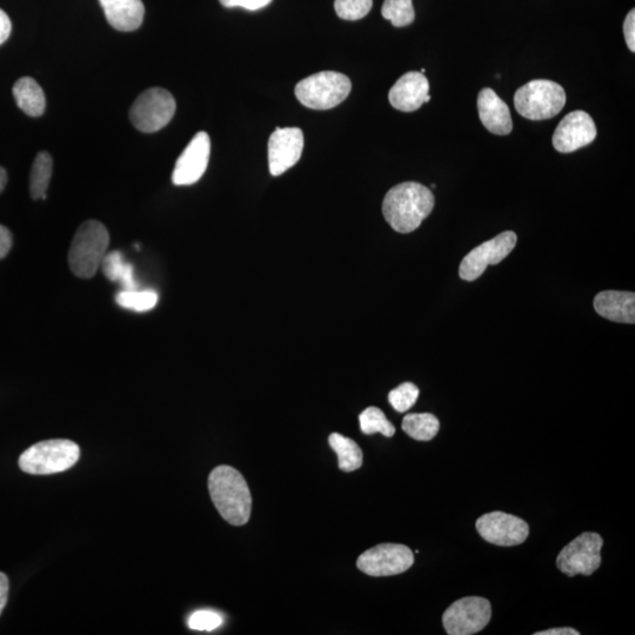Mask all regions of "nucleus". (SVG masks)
Returning <instances> with one entry per match:
<instances>
[{
    "label": "nucleus",
    "mask_w": 635,
    "mask_h": 635,
    "mask_svg": "<svg viewBox=\"0 0 635 635\" xmlns=\"http://www.w3.org/2000/svg\"><path fill=\"white\" fill-rule=\"evenodd\" d=\"M536 635H579V632L574 630V628L563 627V628H552V630L538 632L536 633Z\"/></svg>",
    "instance_id": "36"
},
{
    "label": "nucleus",
    "mask_w": 635,
    "mask_h": 635,
    "mask_svg": "<svg viewBox=\"0 0 635 635\" xmlns=\"http://www.w3.org/2000/svg\"><path fill=\"white\" fill-rule=\"evenodd\" d=\"M109 245V231L98 220H88L80 225L69 252V265L73 274L83 279L95 276L108 253Z\"/></svg>",
    "instance_id": "3"
},
{
    "label": "nucleus",
    "mask_w": 635,
    "mask_h": 635,
    "mask_svg": "<svg viewBox=\"0 0 635 635\" xmlns=\"http://www.w3.org/2000/svg\"><path fill=\"white\" fill-rule=\"evenodd\" d=\"M434 196L430 189L419 183H401L386 193L383 213L394 231L411 233L431 215Z\"/></svg>",
    "instance_id": "1"
},
{
    "label": "nucleus",
    "mask_w": 635,
    "mask_h": 635,
    "mask_svg": "<svg viewBox=\"0 0 635 635\" xmlns=\"http://www.w3.org/2000/svg\"><path fill=\"white\" fill-rule=\"evenodd\" d=\"M100 267H102L105 277L111 282L122 283L124 290H136L137 284L133 266L125 262L123 254L119 251L106 253Z\"/></svg>",
    "instance_id": "22"
},
{
    "label": "nucleus",
    "mask_w": 635,
    "mask_h": 635,
    "mask_svg": "<svg viewBox=\"0 0 635 635\" xmlns=\"http://www.w3.org/2000/svg\"><path fill=\"white\" fill-rule=\"evenodd\" d=\"M518 237L512 231L500 233L499 236L479 245L463 259L459 267V276L466 282H474L487 269V266L497 265L516 247Z\"/></svg>",
    "instance_id": "11"
},
{
    "label": "nucleus",
    "mask_w": 635,
    "mask_h": 635,
    "mask_svg": "<svg viewBox=\"0 0 635 635\" xmlns=\"http://www.w3.org/2000/svg\"><path fill=\"white\" fill-rule=\"evenodd\" d=\"M9 578L6 574L0 572V614L4 611L6 603H8L9 598Z\"/></svg>",
    "instance_id": "35"
},
{
    "label": "nucleus",
    "mask_w": 635,
    "mask_h": 635,
    "mask_svg": "<svg viewBox=\"0 0 635 635\" xmlns=\"http://www.w3.org/2000/svg\"><path fill=\"white\" fill-rule=\"evenodd\" d=\"M223 623L224 619L219 613L207 610L197 611L191 614L189 621H187L191 630L206 632L217 630Z\"/></svg>",
    "instance_id": "30"
},
{
    "label": "nucleus",
    "mask_w": 635,
    "mask_h": 635,
    "mask_svg": "<svg viewBox=\"0 0 635 635\" xmlns=\"http://www.w3.org/2000/svg\"><path fill=\"white\" fill-rule=\"evenodd\" d=\"M211 139L206 132H199L177 160L172 182L177 186H189L199 182L210 162Z\"/></svg>",
    "instance_id": "13"
},
{
    "label": "nucleus",
    "mask_w": 635,
    "mask_h": 635,
    "mask_svg": "<svg viewBox=\"0 0 635 635\" xmlns=\"http://www.w3.org/2000/svg\"><path fill=\"white\" fill-rule=\"evenodd\" d=\"M565 104L566 93L563 86L552 80H532L521 86L514 96V106L519 115L530 120L556 117Z\"/></svg>",
    "instance_id": "5"
},
{
    "label": "nucleus",
    "mask_w": 635,
    "mask_h": 635,
    "mask_svg": "<svg viewBox=\"0 0 635 635\" xmlns=\"http://www.w3.org/2000/svg\"><path fill=\"white\" fill-rule=\"evenodd\" d=\"M329 443L334 452L337 453L339 469L344 472H353L363 465V452L356 441L342 436L339 433H332Z\"/></svg>",
    "instance_id": "21"
},
{
    "label": "nucleus",
    "mask_w": 635,
    "mask_h": 635,
    "mask_svg": "<svg viewBox=\"0 0 635 635\" xmlns=\"http://www.w3.org/2000/svg\"><path fill=\"white\" fill-rule=\"evenodd\" d=\"M304 150V133L298 127L274 131L269 140V166L271 175L282 176L296 165Z\"/></svg>",
    "instance_id": "14"
},
{
    "label": "nucleus",
    "mask_w": 635,
    "mask_h": 635,
    "mask_svg": "<svg viewBox=\"0 0 635 635\" xmlns=\"http://www.w3.org/2000/svg\"><path fill=\"white\" fill-rule=\"evenodd\" d=\"M418 397V387L412 383H404L390 392L389 401L394 410L404 413L417 403Z\"/></svg>",
    "instance_id": "28"
},
{
    "label": "nucleus",
    "mask_w": 635,
    "mask_h": 635,
    "mask_svg": "<svg viewBox=\"0 0 635 635\" xmlns=\"http://www.w3.org/2000/svg\"><path fill=\"white\" fill-rule=\"evenodd\" d=\"M478 112L481 123L493 135L507 136L512 132L513 123L510 109L492 89L480 91Z\"/></svg>",
    "instance_id": "17"
},
{
    "label": "nucleus",
    "mask_w": 635,
    "mask_h": 635,
    "mask_svg": "<svg viewBox=\"0 0 635 635\" xmlns=\"http://www.w3.org/2000/svg\"><path fill=\"white\" fill-rule=\"evenodd\" d=\"M212 503L220 516L233 526H243L250 520L252 496L245 478L231 466H218L209 477Z\"/></svg>",
    "instance_id": "2"
},
{
    "label": "nucleus",
    "mask_w": 635,
    "mask_h": 635,
    "mask_svg": "<svg viewBox=\"0 0 635 635\" xmlns=\"http://www.w3.org/2000/svg\"><path fill=\"white\" fill-rule=\"evenodd\" d=\"M53 171V159L48 152H39L32 164L30 193L32 199H46Z\"/></svg>",
    "instance_id": "24"
},
{
    "label": "nucleus",
    "mask_w": 635,
    "mask_h": 635,
    "mask_svg": "<svg viewBox=\"0 0 635 635\" xmlns=\"http://www.w3.org/2000/svg\"><path fill=\"white\" fill-rule=\"evenodd\" d=\"M372 6V0H336L334 3L337 15L345 20L363 19L369 15Z\"/></svg>",
    "instance_id": "29"
},
{
    "label": "nucleus",
    "mask_w": 635,
    "mask_h": 635,
    "mask_svg": "<svg viewBox=\"0 0 635 635\" xmlns=\"http://www.w3.org/2000/svg\"><path fill=\"white\" fill-rule=\"evenodd\" d=\"M599 316L623 324L635 323V294L624 291H604L594 299Z\"/></svg>",
    "instance_id": "18"
},
{
    "label": "nucleus",
    "mask_w": 635,
    "mask_h": 635,
    "mask_svg": "<svg viewBox=\"0 0 635 635\" xmlns=\"http://www.w3.org/2000/svg\"><path fill=\"white\" fill-rule=\"evenodd\" d=\"M492 617L490 601L481 597H466L453 603L444 613L447 634L472 635L489 625Z\"/></svg>",
    "instance_id": "9"
},
{
    "label": "nucleus",
    "mask_w": 635,
    "mask_h": 635,
    "mask_svg": "<svg viewBox=\"0 0 635 635\" xmlns=\"http://www.w3.org/2000/svg\"><path fill=\"white\" fill-rule=\"evenodd\" d=\"M6 183H8V173L4 167L0 166V193L4 191Z\"/></svg>",
    "instance_id": "37"
},
{
    "label": "nucleus",
    "mask_w": 635,
    "mask_h": 635,
    "mask_svg": "<svg viewBox=\"0 0 635 635\" xmlns=\"http://www.w3.org/2000/svg\"><path fill=\"white\" fill-rule=\"evenodd\" d=\"M352 83L343 73L323 71L305 78L296 86V97L306 108L330 110L349 97Z\"/></svg>",
    "instance_id": "6"
},
{
    "label": "nucleus",
    "mask_w": 635,
    "mask_h": 635,
    "mask_svg": "<svg viewBox=\"0 0 635 635\" xmlns=\"http://www.w3.org/2000/svg\"><path fill=\"white\" fill-rule=\"evenodd\" d=\"M360 429L365 434L381 433L387 438L396 434V427L387 420L383 411L378 407H369L359 416Z\"/></svg>",
    "instance_id": "26"
},
{
    "label": "nucleus",
    "mask_w": 635,
    "mask_h": 635,
    "mask_svg": "<svg viewBox=\"0 0 635 635\" xmlns=\"http://www.w3.org/2000/svg\"><path fill=\"white\" fill-rule=\"evenodd\" d=\"M604 540L598 533L586 532L563 548L557 558V566L568 577L591 576L601 565V548Z\"/></svg>",
    "instance_id": "8"
},
{
    "label": "nucleus",
    "mask_w": 635,
    "mask_h": 635,
    "mask_svg": "<svg viewBox=\"0 0 635 635\" xmlns=\"http://www.w3.org/2000/svg\"><path fill=\"white\" fill-rule=\"evenodd\" d=\"M414 564L411 548L400 544H380L370 548L358 558L360 571L370 577L397 576L410 570Z\"/></svg>",
    "instance_id": "10"
},
{
    "label": "nucleus",
    "mask_w": 635,
    "mask_h": 635,
    "mask_svg": "<svg viewBox=\"0 0 635 635\" xmlns=\"http://www.w3.org/2000/svg\"><path fill=\"white\" fill-rule=\"evenodd\" d=\"M12 24L6 13L0 9V45L4 44L11 35Z\"/></svg>",
    "instance_id": "34"
},
{
    "label": "nucleus",
    "mask_w": 635,
    "mask_h": 635,
    "mask_svg": "<svg viewBox=\"0 0 635 635\" xmlns=\"http://www.w3.org/2000/svg\"><path fill=\"white\" fill-rule=\"evenodd\" d=\"M113 29L132 32L140 28L145 16L142 0H99Z\"/></svg>",
    "instance_id": "19"
},
{
    "label": "nucleus",
    "mask_w": 635,
    "mask_h": 635,
    "mask_svg": "<svg viewBox=\"0 0 635 635\" xmlns=\"http://www.w3.org/2000/svg\"><path fill=\"white\" fill-rule=\"evenodd\" d=\"M225 8H243L249 11H258L266 8L272 0H219Z\"/></svg>",
    "instance_id": "31"
},
{
    "label": "nucleus",
    "mask_w": 635,
    "mask_h": 635,
    "mask_svg": "<svg viewBox=\"0 0 635 635\" xmlns=\"http://www.w3.org/2000/svg\"><path fill=\"white\" fill-rule=\"evenodd\" d=\"M401 427L414 440L430 441L437 436L440 423L431 413H411L405 416Z\"/></svg>",
    "instance_id": "23"
},
{
    "label": "nucleus",
    "mask_w": 635,
    "mask_h": 635,
    "mask_svg": "<svg viewBox=\"0 0 635 635\" xmlns=\"http://www.w3.org/2000/svg\"><path fill=\"white\" fill-rule=\"evenodd\" d=\"M176 109V100L169 91L152 88L143 92L132 104L130 120L140 132L153 133L171 122Z\"/></svg>",
    "instance_id": "7"
},
{
    "label": "nucleus",
    "mask_w": 635,
    "mask_h": 635,
    "mask_svg": "<svg viewBox=\"0 0 635 635\" xmlns=\"http://www.w3.org/2000/svg\"><path fill=\"white\" fill-rule=\"evenodd\" d=\"M116 302L126 310L147 312L155 309L158 304V294L152 290H124L117 294Z\"/></svg>",
    "instance_id": "25"
},
{
    "label": "nucleus",
    "mask_w": 635,
    "mask_h": 635,
    "mask_svg": "<svg viewBox=\"0 0 635 635\" xmlns=\"http://www.w3.org/2000/svg\"><path fill=\"white\" fill-rule=\"evenodd\" d=\"M381 15L396 26V28H404L414 22L416 13H414L412 0H385Z\"/></svg>",
    "instance_id": "27"
},
{
    "label": "nucleus",
    "mask_w": 635,
    "mask_h": 635,
    "mask_svg": "<svg viewBox=\"0 0 635 635\" xmlns=\"http://www.w3.org/2000/svg\"><path fill=\"white\" fill-rule=\"evenodd\" d=\"M12 93L18 108L26 115L36 118L42 116L45 112V93L35 79L30 77L20 78L13 86Z\"/></svg>",
    "instance_id": "20"
},
{
    "label": "nucleus",
    "mask_w": 635,
    "mask_h": 635,
    "mask_svg": "<svg viewBox=\"0 0 635 635\" xmlns=\"http://www.w3.org/2000/svg\"><path fill=\"white\" fill-rule=\"evenodd\" d=\"M389 100L398 111H417L431 100L429 80L421 72L406 73L392 86Z\"/></svg>",
    "instance_id": "16"
},
{
    "label": "nucleus",
    "mask_w": 635,
    "mask_h": 635,
    "mask_svg": "<svg viewBox=\"0 0 635 635\" xmlns=\"http://www.w3.org/2000/svg\"><path fill=\"white\" fill-rule=\"evenodd\" d=\"M597 127L584 111H573L561 120L553 135V146L558 152L571 153L594 142Z\"/></svg>",
    "instance_id": "15"
},
{
    "label": "nucleus",
    "mask_w": 635,
    "mask_h": 635,
    "mask_svg": "<svg viewBox=\"0 0 635 635\" xmlns=\"http://www.w3.org/2000/svg\"><path fill=\"white\" fill-rule=\"evenodd\" d=\"M624 36L628 49L635 51V11L628 13L624 23Z\"/></svg>",
    "instance_id": "32"
},
{
    "label": "nucleus",
    "mask_w": 635,
    "mask_h": 635,
    "mask_svg": "<svg viewBox=\"0 0 635 635\" xmlns=\"http://www.w3.org/2000/svg\"><path fill=\"white\" fill-rule=\"evenodd\" d=\"M12 243L13 239L10 230L8 227L0 225V259L8 256Z\"/></svg>",
    "instance_id": "33"
},
{
    "label": "nucleus",
    "mask_w": 635,
    "mask_h": 635,
    "mask_svg": "<svg viewBox=\"0 0 635 635\" xmlns=\"http://www.w3.org/2000/svg\"><path fill=\"white\" fill-rule=\"evenodd\" d=\"M80 449L75 441L52 439L40 441L19 457V467L25 473L48 476L65 472L77 464Z\"/></svg>",
    "instance_id": "4"
},
{
    "label": "nucleus",
    "mask_w": 635,
    "mask_h": 635,
    "mask_svg": "<svg viewBox=\"0 0 635 635\" xmlns=\"http://www.w3.org/2000/svg\"><path fill=\"white\" fill-rule=\"evenodd\" d=\"M476 526L481 538L497 546L523 544L530 534L526 521L504 512L484 514L477 520Z\"/></svg>",
    "instance_id": "12"
}]
</instances>
